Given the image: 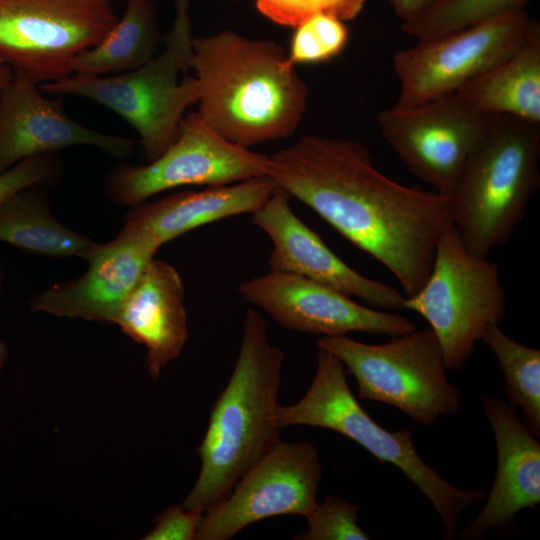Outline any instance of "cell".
<instances>
[{"label": "cell", "instance_id": "6da1fadb", "mask_svg": "<svg viewBox=\"0 0 540 540\" xmlns=\"http://www.w3.org/2000/svg\"><path fill=\"white\" fill-rule=\"evenodd\" d=\"M266 176L385 266L405 297L427 280L452 224L446 196L392 180L358 141L302 136L268 156Z\"/></svg>", "mask_w": 540, "mask_h": 540}, {"label": "cell", "instance_id": "7a4b0ae2", "mask_svg": "<svg viewBox=\"0 0 540 540\" xmlns=\"http://www.w3.org/2000/svg\"><path fill=\"white\" fill-rule=\"evenodd\" d=\"M190 69L199 85L197 114L236 145L289 137L304 117L307 86L271 40L231 30L193 38Z\"/></svg>", "mask_w": 540, "mask_h": 540}, {"label": "cell", "instance_id": "3957f363", "mask_svg": "<svg viewBox=\"0 0 540 540\" xmlns=\"http://www.w3.org/2000/svg\"><path fill=\"white\" fill-rule=\"evenodd\" d=\"M283 359L284 352L268 339L264 319L248 309L237 361L212 406L197 447L201 469L183 507L204 512L214 506L281 442L276 411Z\"/></svg>", "mask_w": 540, "mask_h": 540}, {"label": "cell", "instance_id": "277c9868", "mask_svg": "<svg viewBox=\"0 0 540 540\" xmlns=\"http://www.w3.org/2000/svg\"><path fill=\"white\" fill-rule=\"evenodd\" d=\"M540 123L489 115L447 196L452 224L467 251L487 258L507 243L540 186Z\"/></svg>", "mask_w": 540, "mask_h": 540}, {"label": "cell", "instance_id": "5b68a950", "mask_svg": "<svg viewBox=\"0 0 540 540\" xmlns=\"http://www.w3.org/2000/svg\"><path fill=\"white\" fill-rule=\"evenodd\" d=\"M276 422L280 429L306 425L332 430L379 462L396 466L435 508L445 540L456 537L461 514L486 498L484 491L454 485L427 465L408 428L389 431L374 421L351 392L344 365L326 349L318 348L316 372L305 395L292 405H278Z\"/></svg>", "mask_w": 540, "mask_h": 540}, {"label": "cell", "instance_id": "8992f818", "mask_svg": "<svg viewBox=\"0 0 540 540\" xmlns=\"http://www.w3.org/2000/svg\"><path fill=\"white\" fill-rule=\"evenodd\" d=\"M192 39L171 29L165 49L135 70L115 76L71 74L39 87L47 94L89 99L118 114L137 132L151 162L176 140L185 110L198 102L196 78H179L190 69Z\"/></svg>", "mask_w": 540, "mask_h": 540}, {"label": "cell", "instance_id": "52a82bcc", "mask_svg": "<svg viewBox=\"0 0 540 540\" xmlns=\"http://www.w3.org/2000/svg\"><path fill=\"white\" fill-rule=\"evenodd\" d=\"M317 347L333 353L357 381V397L389 404L429 426L458 412L462 391L452 385L434 332L428 328L366 344L346 335L322 336Z\"/></svg>", "mask_w": 540, "mask_h": 540}, {"label": "cell", "instance_id": "ba28073f", "mask_svg": "<svg viewBox=\"0 0 540 540\" xmlns=\"http://www.w3.org/2000/svg\"><path fill=\"white\" fill-rule=\"evenodd\" d=\"M403 309L422 316L434 332L445 366L461 370L486 329L505 316V293L497 263L465 248L455 226L441 235L430 274Z\"/></svg>", "mask_w": 540, "mask_h": 540}, {"label": "cell", "instance_id": "9c48e42d", "mask_svg": "<svg viewBox=\"0 0 540 540\" xmlns=\"http://www.w3.org/2000/svg\"><path fill=\"white\" fill-rule=\"evenodd\" d=\"M117 21L112 0H0V61L37 84L61 80Z\"/></svg>", "mask_w": 540, "mask_h": 540}, {"label": "cell", "instance_id": "30bf717a", "mask_svg": "<svg viewBox=\"0 0 540 540\" xmlns=\"http://www.w3.org/2000/svg\"><path fill=\"white\" fill-rule=\"evenodd\" d=\"M268 156L236 145L215 132L198 114L184 116L179 135L146 165H118L106 176L107 196L134 207L153 196L190 185L220 186L265 176Z\"/></svg>", "mask_w": 540, "mask_h": 540}, {"label": "cell", "instance_id": "8fae6325", "mask_svg": "<svg viewBox=\"0 0 540 540\" xmlns=\"http://www.w3.org/2000/svg\"><path fill=\"white\" fill-rule=\"evenodd\" d=\"M520 12L398 50L392 65L399 81L395 105L416 106L455 93L512 55L533 23Z\"/></svg>", "mask_w": 540, "mask_h": 540}, {"label": "cell", "instance_id": "7c38bea8", "mask_svg": "<svg viewBox=\"0 0 540 540\" xmlns=\"http://www.w3.org/2000/svg\"><path fill=\"white\" fill-rule=\"evenodd\" d=\"M322 478L318 451L308 441L280 442L204 511L196 540H228L247 526L274 516L307 517L317 505Z\"/></svg>", "mask_w": 540, "mask_h": 540}, {"label": "cell", "instance_id": "4fadbf2b", "mask_svg": "<svg viewBox=\"0 0 540 540\" xmlns=\"http://www.w3.org/2000/svg\"><path fill=\"white\" fill-rule=\"evenodd\" d=\"M489 115L455 93L416 106L383 109L380 133L416 178L448 196Z\"/></svg>", "mask_w": 540, "mask_h": 540}, {"label": "cell", "instance_id": "5bb4252c", "mask_svg": "<svg viewBox=\"0 0 540 540\" xmlns=\"http://www.w3.org/2000/svg\"><path fill=\"white\" fill-rule=\"evenodd\" d=\"M238 291L294 331L327 337L351 331L394 337L417 329L403 316L364 306L335 288L290 272L270 270L242 282Z\"/></svg>", "mask_w": 540, "mask_h": 540}, {"label": "cell", "instance_id": "9a60e30c", "mask_svg": "<svg viewBox=\"0 0 540 540\" xmlns=\"http://www.w3.org/2000/svg\"><path fill=\"white\" fill-rule=\"evenodd\" d=\"M162 244L150 233L123 228L86 254L87 271L33 296L30 308L60 317L114 323L127 296Z\"/></svg>", "mask_w": 540, "mask_h": 540}, {"label": "cell", "instance_id": "2e32d148", "mask_svg": "<svg viewBox=\"0 0 540 540\" xmlns=\"http://www.w3.org/2000/svg\"><path fill=\"white\" fill-rule=\"evenodd\" d=\"M134 143L76 122L21 70L13 69L0 93V173L22 160L79 145L124 159L133 152Z\"/></svg>", "mask_w": 540, "mask_h": 540}, {"label": "cell", "instance_id": "e0dca14e", "mask_svg": "<svg viewBox=\"0 0 540 540\" xmlns=\"http://www.w3.org/2000/svg\"><path fill=\"white\" fill-rule=\"evenodd\" d=\"M290 196L278 188L252 213L251 221L272 240L270 270L290 272L356 296L372 307L403 309L405 295L395 287L370 279L341 260L291 209Z\"/></svg>", "mask_w": 540, "mask_h": 540}, {"label": "cell", "instance_id": "ac0fdd59", "mask_svg": "<svg viewBox=\"0 0 540 540\" xmlns=\"http://www.w3.org/2000/svg\"><path fill=\"white\" fill-rule=\"evenodd\" d=\"M481 404L495 438L496 473L485 505L460 531L461 540H480L490 530L507 529L518 512L540 502V444L536 435L509 402L485 395Z\"/></svg>", "mask_w": 540, "mask_h": 540}, {"label": "cell", "instance_id": "d6986e66", "mask_svg": "<svg viewBox=\"0 0 540 540\" xmlns=\"http://www.w3.org/2000/svg\"><path fill=\"white\" fill-rule=\"evenodd\" d=\"M121 330L147 349L153 379L179 357L188 339L184 286L173 265L151 260L124 301L116 318Z\"/></svg>", "mask_w": 540, "mask_h": 540}, {"label": "cell", "instance_id": "ffe728a7", "mask_svg": "<svg viewBox=\"0 0 540 540\" xmlns=\"http://www.w3.org/2000/svg\"><path fill=\"white\" fill-rule=\"evenodd\" d=\"M277 189L268 176L186 190L145 201L126 213L123 228L145 231L162 245L197 227L223 218L253 213Z\"/></svg>", "mask_w": 540, "mask_h": 540}, {"label": "cell", "instance_id": "44dd1931", "mask_svg": "<svg viewBox=\"0 0 540 540\" xmlns=\"http://www.w3.org/2000/svg\"><path fill=\"white\" fill-rule=\"evenodd\" d=\"M455 94L487 115H510L540 123V25L533 26L507 59Z\"/></svg>", "mask_w": 540, "mask_h": 540}, {"label": "cell", "instance_id": "7402d4cb", "mask_svg": "<svg viewBox=\"0 0 540 540\" xmlns=\"http://www.w3.org/2000/svg\"><path fill=\"white\" fill-rule=\"evenodd\" d=\"M41 187H28L0 204V242L33 254L84 259L96 242L61 224Z\"/></svg>", "mask_w": 540, "mask_h": 540}, {"label": "cell", "instance_id": "603a6c76", "mask_svg": "<svg viewBox=\"0 0 540 540\" xmlns=\"http://www.w3.org/2000/svg\"><path fill=\"white\" fill-rule=\"evenodd\" d=\"M160 38L152 2L127 0L122 18L96 45L74 58L72 74L107 76L135 70L156 56Z\"/></svg>", "mask_w": 540, "mask_h": 540}, {"label": "cell", "instance_id": "cb8c5ba5", "mask_svg": "<svg viewBox=\"0 0 540 540\" xmlns=\"http://www.w3.org/2000/svg\"><path fill=\"white\" fill-rule=\"evenodd\" d=\"M499 362L507 402L522 408L528 428L540 434V350L509 337L499 326L490 325L482 339Z\"/></svg>", "mask_w": 540, "mask_h": 540}, {"label": "cell", "instance_id": "d4e9b609", "mask_svg": "<svg viewBox=\"0 0 540 540\" xmlns=\"http://www.w3.org/2000/svg\"><path fill=\"white\" fill-rule=\"evenodd\" d=\"M530 0H438L401 30L417 40L433 38L520 13Z\"/></svg>", "mask_w": 540, "mask_h": 540}, {"label": "cell", "instance_id": "484cf974", "mask_svg": "<svg viewBox=\"0 0 540 540\" xmlns=\"http://www.w3.org/2000/svg\"><path fill=\"white\" fill-rule=\"evenodd\" d=\"M294 28L287 54L295 65L327 62L338 56L349 40L344 21L331 14H315Z\"/></svg>", "mask_w": 540, "mask_h": 540}, {"label": "cell", "instance_id": "4316f807", "mask_svg": "<svg viewBox=\"0 0 540 540\" xmlns=\"http://www.w3.org/2000/svg\"><path fill=\"white\" fill-rule=\"evenodd\" d=\"M307 530L296 540H367L371 537L358 524L359 507L338 495H327L305 517Z\"/></svg>", "mask_w": 540, "mask_h": 540}, {"label": "cell", "instance_id": "83f0119b", "mask_svg": "<svg viewBox=\"0 0 540 540\" xmlns=\"http://www.w3.org/2000/svg\"><path fill=\"white\" fill-rule=\"evenodd\" d=\"M365 0H255L258 11L281 26L296 27L307 18L331 14L346 21L354 19Z\"/></svg>", "mask_w": 540, "mask_h": 540}, {"label": "cell", "instance_id": "f1b7e54d", "mask_svg": "<svg viewBox=\"0 0 540 540\" xmlns=\"http://www.w3.org/2000/svg\"><path fill=\"white\" fill-rule=\"evenodd\" d=\"M60 174L61 164L55 153L22 160L0 173V204L28 187L52 184Z\"/></svg>", "mask_w": 540, "mask_h": 540}, {"label": "cell", "instance_id": "f546056e", "mask_svg": "<svg viewBox=\"0 0 540 540\" xmlns=\"http://www.w3.org/2000/svg\"><path fill=\"white\" fill-rule=\"evenodd\" d=\"M199 509H188L173 505L160 513L154 527L143 537L144 540H193L203 516Z\"/></svg>", "mask_w": 540, "mask_h": 540}, {"label": "cell", "instance_id": "4dcf8cb0", "mask_svg": "<svg viewBox=\"0 0 540 540\" xmlns=\"http://www.w3.org/2000/svg\"><path fill=\"white\" fill-rule=\"evenodd\" d=\"M401 23L407 22L438 0H388Z\"/></svg>", "mask_w": 540, "mask_h": 540}, {"label": "cell", "instance_id": "1f68e13d", "mask_svg": "<svg viewBox=\"0 0 540 540\" xmlns=\"http://www.w3.org/2000/svg\"><path fill=\"white\" fill-rule=\"evenodd\" d=\"M176 17L173 28L190 31L189 0H175Z\"/></svg>", "mask_w": 540, "mask_h": 540}, {"label": "cell", "instance_id": "d6a6232c", "mask_svg": "<svg viewBox=\"0 0 540 540\" xmlns=\"http://www.w3.org/2000/svg\"><path fill=\"white\" fill-rule=\"evenodd\" d=\"M12 74L13 69L10 66L6 64H0V93L4 86L7 84V82L10 80Z\"/></svg>", "mask_w": 540, "mask_h": 540}, {"label": "cell", "instance_id": "836d02e7", "mask_svg": "<svg viewBox=\"0 0 540 540\" xmlns=\"http://www.w3.org/2000/svg\"><path fill=\"white\" fill-rule=\"evenodd\" d=\"M8 356V348L6 343L0 337V370L4 367Z\"/></svg>", "mask_w": 540, "mask_h": 540}, {"label": "cell", "instance_id": "e575fe53", "mask_svg": "<svg viewBox=\"0 0 540 540\" xmlns=\"http://www.w3.org/2000/svg\"><path fill=\"white\" fill-rule=\"evenodd\" d=\"M3 284H4V271L0 265V295L3 289Z\"/></svg>", "mask_w": 540, "mask_h": 540}, {"label": "cell", "instance_id": "d590c367", "mask_svg": "<svg viewBox=\"0 0 540 540\" xmlns=\"http://www.w3.org/2000/svg\"><path fill=\"white\" fill-rule=\"evenodd\" d=\"M0 64H3V63L0 61Z\"/></svg>", "mask_w": 540, "mask_h": 540}]
</instances>
